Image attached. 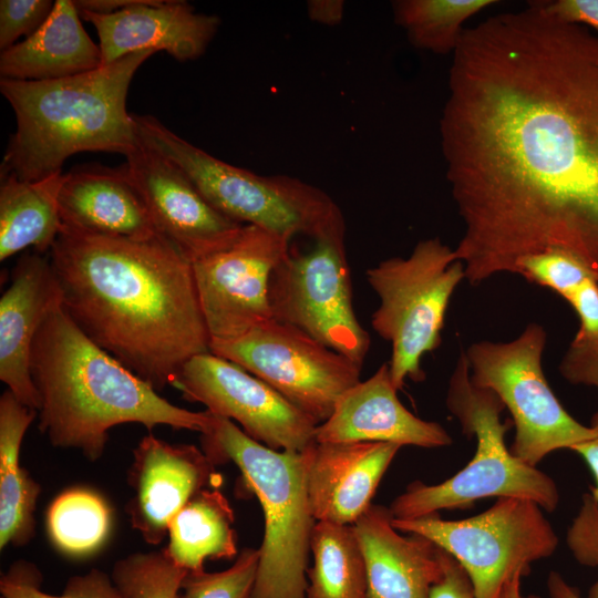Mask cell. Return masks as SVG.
I'll list each match as a JSON object with an SVG mask.
<instances>
[{"instance_id":"6da1fadb","label":"cell","mask_w":598,"mask_h":598,"mask_svg":"<svg viewBox=\"0 0 598 598\" xmlns=\"http://www.w3.org/2000/svg\"><path fill=\"white\" fill-rule=\"evenodd\" d=\"M447 86L441 147L465 279L549 249L598 278V32L530 1L465 29Z\"/></svg>"},{"instance_id":"7a4b0ae2","label":"cell","mask_w":598,"mask_h":598,"mask_svg":"<svg viewBox=\"0 0 598 598\" xmlns=\"http://www.w3.org/2000/svg\"><path fill=\"white\" fill-rule=\"evenodd\" d=\"M48 255L71 320L156 391L210 352L192 261L162 235L131 239L62 226Z\"/></svg>"},{"instance_id":"3957f363","label":"cell","mask_w":598,"mask_h":598,"mask_svg":"<svg viewBox=\"0 0 598 598\" xmlns=\"http://www.w3.org/2000/svg\"><path fill=\"white\" fill-rule=\"evenodd\" d=\"M30 375L39 430L56 447L75 448L89 461L104 453L110 429L138 423L205 433L208 411L179 408L89 339L63 306L42 322L31 347Z\"/></svg>"},{"instance_id":"277c9868","label":"cell","mask_w":598,"mask_h":598,"mask_svg":"<svg viewBox=\"0 0 598 598\" xmlns=\"http://www.w3.org/2000/svg\"><path fill=\"white\" fill-rule=\"evenodd\" d=\"M154 51L128 54L79 75L51 81L0 79L17 130L10 137L0 176L35 182L62 173L72 155L111 152L128 155L137 145L126 110L130 84Z\"/></svg>"},{"instance_id":"5b68a950","label":"cell","mask_w":598,"mask_h":598,"mask_svg":"<svg viewBox=\"0 0 598 598\" xmlns=\"http://www.w3.org/2000/svg\"><path fill=\"white\" fill-rule=\"evenodd\" d=\"M137 140L172 162L220 214L291 241L346 239V220L334 199L289 175H258L224 162L185 141L152 115H132Z\"/></svg>"},{"instance_id":"8992f818","label":"cell","mask_w":598,"mask_h":598,"mask_svg":"<svg viewBox=\"0 0 598 598\" xmlns=\"http://www.w3.org/2000/svg\"><path fill=\"white\" fill-rule=\"evenodd\" d=\"M202 444L214 464L231 461L237 465L264 513L265 530L251 598H307L316 519L302 453L267 447L233 421L216 415L202 434Z\"/></svg>"},{"instance_id":"52a82bcc","label":"cell","mask_w":598,"mask_h":598,"mask_svg":"<svg viewBox=\"0 0 598 598\" xmlns=\"http://www.w3.org/2000/svg\"><path fill=\"white\" fill-rule=\"evenodd\" d=\"M446 406L462 432L470 439L475 436L474 456L440 484L420 481L409 484L389 507L394 518L411 519L441 509L468 508L488 497L526 498L547 512L557 508L559 492L553 478L516 457L506 446L505 435L512 423L501 421L505 406L494 392L472 382L465 351L460 353L450 377Z\"/></svg>"},{"instance_id":"ba28073f","label":"cell","mask_w":598,"mask_h":598,"mask_svg":"<svg viewBox=\"0 0 598 598\" xmlns=\"http://www.w3.org/2000/svg\"><path fill=\"white\" fill-rule=\"evenodd\" d=\"M380 299L371 326L391 343L388 362L392 382L401 390L406 379L422 381L424 354L442 342L450 300L465 279L464 264L440 238L419 241L406 257H392L365 271Z\"/></svg>"},{"instance_id":"9c48e42d","label":"cell","mask_w":598,"mask_h":598,"mask_svg":"<svg viewBox=\"0 0 598 598\" xmlns=\"http://www.w3.org/2000/svg\"><path fill=\"white\" fill-rule=\"evenodd\" d=\"M546 340L545 329L529 323L511 341L483 340L465 351L472 382L494 392L511 413L512 453L533 466L554 451L598 435L575 420L549 386L542 365Z\"/></svg>"},{"instance_id":"30bf717a","label":"cell","mask_w":598,"mask_h":598,"mask_svg":"<svg viewBox=\"0 0 598 598\" xmlns=\"http://www.w3.org/2000/svg\"><path fill=\"white\" fill-rule=\"evenodd\" d=\"M532 499L501 497L488 509L464 519H443L439 513L411 519L393 517L402 533L417 534L451 555L467 575L476 598H501L517 573L551 556L558 537Z\"/></svg>"},{"instance_id":"8fae6325","label":"cell","mask_w":598,"mask_h":598,"mask_svg":"<svg viewBox=\"0 0 598 598\" xmlns=\"http://www.w3.org/2000/svg\"><path fill=\"white\" fill-rule=\"evenodd\" d=\"M269 303L272 319L363 364L371 340L354 312L344 240L290 249L271 274Z\"/></svg>"},{"instance_id":"7c38bea8","label":"cell","mask_w":598,"mask_h":598,"mask_svg":"<svg viewBox=\"0 0 598 598\" xmlns=\"http://www.w3.org/2000/svg\"><path fill=\"white\" fill-rule=\"evenodd\" d=\"M210 352L265 381L319 424L339 398L360 381L362 365L303 331L269 319Z\"/></svg>"},{"instance_id":"4fadbf2b","label":"cell","mask_w":598,"mask_h":598,"mask_svg":"<svg viewBox=\"0 0 598 598\" xmlns=\"http://www.w3.org/2000/svg\"><path fill=\"white\" fill-rule=\"evenodd\" d=\"M173 386L187 401L239 424L246 435L272 450L300 453L316 441L315 419L265 381L213 352L189 359Z\"/></svg>"},{"instance_id":"5bb4252c","label":"cell","mask_w":598,"mask_h":598,"mask_svg":"<svg viewBox=\"0 0 598 598\" xmlns=\"http://www.w3.org/2000/svg\"><path fill=\"white\" fill-rule=\"evenodd\" d=\"M290 240L244 225L226 248L192 262L212 342L234 340L271 319L269 283Z\"/></svg>"},{"instance_id":"9a60e30c","label":"cell","mask_w":598,"mask_h":598,"mask_svg":"<svg viewBox=\"0 0 598 598\" xmlns=\"http://www.w3.org/2000/svg\"><path fill=\"white\" fill-rule=\"evenodd\" d=\"M124 164L159 235L192 262L228 247L244 225L216 210L167 158L143 145Z\"/></svg>"},{"instance_id":"2e32d148","label":"cell","mask_w":598,"mask_h":598,"mask_svg":"<svg viewBox=\"0 0 598 598\" xmlns=\"http://www.w3.org/2000/svg\"><path fill=\"white\" fill-rule=\"evenodd\" d=\"M133 497L126 504L132 527L151 545L168 534L172 518L198 492L220 481L215 464L193 444H171L145 435L128 470Z\"/></svg>"},{"instance_id":"e0dca14e","label":"cell","mask_w":598,"mask_h":598,"mask_svg":"<svg viewBox=\"0 0 598 598\" xmlns=\"http://www.w3.org/2000/svg\"><path fill=\"white\" fill-rule=\"evenodd\" d=\"M99 35L102 66L140 51H165L179 62L200 58L220 25L186 1L144 0L111 14L79 12Z\"/></svg>"},{"instance_id":"ac0fdd59","label":"cell","mask_w":598,"mask_h":598,"mask_svg":"<svg viewBox=\"0 0 598 598\" xmlns=\"http://www.w3.org/2000/svg\"><path fill=\"white\" fill-rule=\"evenodd\" d=\"M402 446L380 442H317L302 453L316 522L353 525L372 505L382 476Z\"/></svg>"},{"instance_id":"d6986e66","label":"cell","mask_w":598,"mask_h":598,"mask_svg":"<svg viewBox=\"0 0 598 598\" xmlns=\"http://www.w3.org/2000/svg\"><path fill=\"white\" fill-rule=\"evenodd\" d=\"M388 363L359 381L337 401L331 415L316 431L317 442H380L425 448L452 444L437 422L410 412L398 398Z\"/></svg>"},{"instance_id":"ffe728a7","label":"cell","mask_w":598,"mask_h":598,"mask_svg":"<svg viewBox=\"0 0 598 598\" xmlns=\"http://www.w3.org/2000/svg\"><path fill=\"white\" fill-rule=\"evenodd\" d=\"M62 291L48 257L23 254L0 299V380L27 406L38 410L29 358L44 319L62 306Z\"/></svg>"},{"instance_id":"44dd1931","label":"cell","mask_w":598,"mask_h":598,"mask_svg":"<svg viewBox=\"0 0 598 598\" xmlns=\"http://www.w3.org/2000/svg\"><path fill=\"white\" fill-rule=\"evenodd\" d=\"M389 507L372 504L352 525L368 577V598H430L444 573L443 549L429 538L403 536Z\"/></svg>"},{"instance_id":"7402d4cb","label":"cell","mask_w":598,"mask_h":598,"mask_svg":"<svg viewBox=\"0 0 598 598\" xmlns=\"http://www.w3.org/2000/svg\"><path fill=\"white\" fill-rule=\"evenodd\" d=\"M62 226L78 231L147 239L158 235L125 166H89L65 174L59 194Z\"/></svg>"},{"instance_id":"603a6c76","label":"cell","mask_w":598,"mask_h":598,"mask_svg":"<svg viewBox=\"0 0 598 598\" xmlns=\"http://www.w3.org/2000/svg\"><path fill=\"white\" fill-rule=\"evenodd\" d=\"M101 66L100 47L84 30L73 0H56L34 34L0 54V79L17 81L59 80Z\"/></svg>"},{"instance_id":"cb8c5ba5","label":"cell","mask_w":598,"mask_h":598,"mask_svg":"<svg viewBox=\"0 0 598 598\" xmlns=\"http://www.w3.org/2000/svg\"><path fill=\"white\" fill-rule=\"evenodd\" d=\"M38 411L10 390L0 396V548L28 544L34 535V512L41 486L20 464L23 436Z\"/></svg>"},{"instance_id":"d4e9b609","label":"cell","mask_w":598,"mask_h":598,"mask_svg":"<svg viewBox=\"0 0 598 598\" xmlns=\"http://www.w3.org/2000/svg\"><path fill=\"white\" fill-rule=\"evenodd\" d=\"M65 174L27 182L10 174L0 185V260L33 247L49 254L62 228L59 194Z\"/></svg>"},{"instance_id":"484cf974","label":"cell","mask_w":598,"mask_h":598,"mask_svg":"<svg viewBox=\"0 0 598 598\" xmlns=\"http://www.w3.org/2000/svg\"><path fill=\"white\" fill-rule=\"evenodd\" d=\"M234 523V511L223 493L202 489L169 522L163 550L187 571L203 570L206 559H233L238 556Z\"/></svg>"},{"instance_id":"4316f807","label":"cell","mask_w":598,"mask_h":598,"mask_svg":"<svg viewBox=\"0 0 598 598\" xmlns=\"http://www.w3.org/2000/svg\"><path fill=\"white\" fill-rule=\"evenodd\" d=\"M307 598H368L364 556L352 525L316 522Z\"/></svg>"},{"instance_id":"83f0119b","label":"cell","mask_w":598,"mask_h":598,"mask_svg":"<svg viewBox=\"0 0 598 598\" xmlns=\"http://www.w3.org/2000/svg\"><path fill=\"white\" fill-rule=\"evenodd\" d=\"M112 512L103 496L86 487H72L59 494L47 513L50 540L64 555L89 556L106 542Z\"/></svg>"},{"instance_id":"f1b7e54d","label":"cell","mask_w":598,"mask_h":598,"mask_svg":"<svg viewBox=\"0 0 598 598\" xmlns=\"http://www.w3.org/2000/svg\"><path fill=\"white\" fill-rule=\"evenodd\" d=\"M496 3L494 0H398L392 2L394 22L412 45L436 54L455 51L465 22Z\"/></svg>"},{"instance_id":"f546056e","label":"cell","mask_w":598,"mask_h":598,"mask_svg":"<svg viewBox=\"0 0 598 598\" xmlns=\"http://www.w3.org/2000/svg\"><path fill=\"white\" fill-rule=\"evenodd\" d=\"M187 573L161 550L118 559L111 578L123 598H178Z\"/></svg>"},{"instance_id":"4dcf8cb0","label":"cell","mask_w":598,"mask_h":598,"mask_svg":"<svg viewBox=\"0 0 598 598\" xmlns=\"http://www.w3.org/2000/svg\"><path fill=\"white\" fill-rule=\"evenodd\" d=\"M42 575L35 565L19 560L0 578L2 598H123L111 575L92 568L86 574L69 578L61 595L41 589Z\"/></svg>"},{"instance_id":"1f68e13d","label":"cell","mask_w":598,"mask_h":598,"mask_svg":"<svg viewBox=\"0 0 598 598\" xmlns=\"http://www.w3.org/2000/svg\"><path fill=\"white\" fill-rule=\"evenodd\" d=\"M258 561L259 548H245L225 570L188 571L178 598H251Z\"/></svg>"},{"instance_id":"d6a6232c","label":"cell","mask_w":598,"mask_h":598,"mask_svg":"<svg viewBox=\"0 0 598 598\" xmlns=\"http://www.w3.org/2000/svg\"><path fill=\"white\" fill-rule=\"evenodd\" d=\"M516 274L564 299L586 280L597 278L580 258L563 249L524 257L517 262Z\"/></svg>"},{"instance_id":"836d02e7","label":"cell","mask_w":598,"mask_h":598,"mask_svg":"<svg viewBox=\"0 0 598 598\" xmlns=\"http://www.w3.org/2000/svg\"><path fill=\"white\" fill-rule=\"evenodd\" d=\"M51 0H1L0 49L4 51L34 34L49 19L54 8Z\"/></svg>"},{"instance_id":"e575fe53","label":"cell","mask_w":598,"mask_h":598,"mask_svg":"<svg viewBox=\"0 0 598 598\" xmlns=\"http://www.w3.org/2000/svg\"><path fill=\"white\" fill-rule=\"evenodd\" d=\"M566 543L578 563L598 570V502L589 492L581 497L578 514L567 530ZM588 598H598V577L588 591Z\"/></svg>"},{"instance_id":"d590c367","label":"cell","mask_w":598,"mask_h":598,"mask_svg":"<svg viewBox=\"0 0 598 598\" xmlns=\"http://www.w3.org/2000/svg\"><path fill=\"white\" fill-rule=\"evenodd\" d=\"M559 371L573 384L598 389V340L573 339L560 361ZM590 426L598 431V411L592 415Z\"/></svg>"},{"instance_id":"8d00e7d4","label":"cell","mask_w":598,"mask_h":598,"mask_svg":"<svg viewBox=\"0 0 598 598\" xmlns=\"http://www.w3.org/2000/svg\"><path fill=\"white\" fill-rule=\"evenodd\" d=\"M565 300L579 318V330L574 339L598 340V279L590 278L571 291Z\"/></svg>"},{"instance_id":"74e56055","label":"cell","mask_w":598,"mask_h":598,"mask_svg":"<svg viewBox=\"0 0 598 598\" xmlns=\"http://www.w3.org/2000/svg\"><path fill=\"white\" fill-rule=\"evenodd\" d=\"M443 576L433 586L430 598H476L464 569L445 550H443Z\"/></svg>"},{"instance_id":"f35d334b","label":"cell","mask_w":598,"mask_h":598,"mask_svg":"<svg viewBox=\"0 0 598 598\" xmlns=\"http://www.w3.org/2000/svg\"><path fill=\"white\" fill-rule=\"evenodd\" d=\"M553 14L598 32V0H540Z\"/></svg>"},{"instance_id":"ab89813d","label":"cell","mask_w":598,"mask_h":598,"mask_svg":"<svg viewBox=\"0 0 598 598\" xmlns=\"http://www.w3.org/2000/svg\"><path fill=\"white\" fill-rule=\"evenodd\" d=\"M307 14L310 20L324 24H339L344 14V2L341 0H311L307 2Z\"/></svg>"},{"instance_id":"60d3db41","label":"cell","mask_w":598,"mask_h":598,"mask_svg":"<svg viewBox=\"0 0 598 598\" xmlns=\"http://www.w3.org/2000/svg\"><path fill=\"white\" fill-rule=\"evenodd\" d=\"M579 454L595 477V485L589 487V493L596 502H598V435L595 437L577 443L570 448Z\"/></svg>"},{"instance_id":"b9f144b4","label":"cell","mask_w":598,"mask_h":598,"mask_svg":"<svg viewBox=\"0 0 598 598\" xmlns=\"http://www.w3.org/2000/svg\"><path fill=\"white\" fill-rule=\"evenodd\" d=\"M546 588L548 598H581L579 591L557 571L548 575Z\"/></svg>"},{"instance_id":"7bdbcfd3","label":"cell","mask_w":598,"mask_h":598,"mask_svg":"<svg viewBox=\"0 0 598 598\" xmlns=\"http://www.w3.org/2000/svg\"><path fill=\"white\" fill-rule=\"evenodd\" d=\"M526 574L517 571L506 584L501 598H538L536 596H525L522 591V579Z\"/></svg>"},{"instance_id":"ee69618b","label":"cell","mask_w":598,"mask_h":598,"mask_svg":"<svg viewBox=\"0 0 598 598\" xmlns=\"http://www.w3.org/2000/svg\"><path fill=\"white\" fill-rule=\"evenodd\" d=\"M2 598V597H1Z\"/></svg>"}]
</instances>
